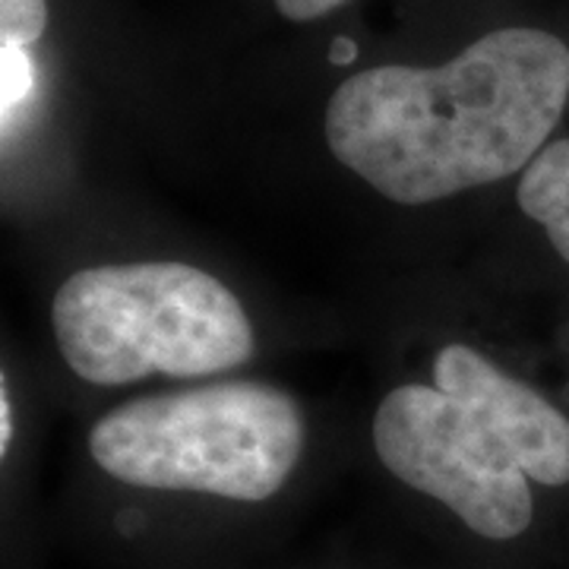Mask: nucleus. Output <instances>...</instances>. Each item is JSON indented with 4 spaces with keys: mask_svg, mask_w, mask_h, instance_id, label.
I'll list each match as a JSON object with an SVG mask.
<instances>
[{
    "mask_svg": "<svg viewBox=\"0 0 569 569\" xmlns=\"http://www.w3.org/2000/svg\"><path fill=\"white\" fill-rule=\"evenodd\" d=\"M32 86H36V70L26 48L3 44V133L10 130L13 114L32 96Z\"/></svg>",
    "mask_w": 569,
    "mask_h": 569,
    "instance_id": "obj_7",
    "label": "nucleus"
},
{
    "mask_svg": "<svg viewBox=\"0 0 569 569\" xmlns=\"http://www.w3.org/2000/svg\"><path fill=\"white\" fill-rule=\"evenodd\" d=\"M567 102L569 48L516 26L443 67L348 77L326 108V142L387 200L421 206L526 171Z\"/></svg>",
    "mask_w": 569,
    "mask_h": 569,
    "instance_id": "obj_1",
    "label": "nucleus"
},
{
    "mask_svg": "<svg viewBox=\"0 0 569 569\" xmlns=\"http://www.w3.org/2000/svg\"><path fill=\"white\" fill-rule=\"evenodd\" d=\"M373 447L402 485L493 541L531 526L529 481L569 485L567 415L468 346L440 348L433 387L389 392L373 415Z\"/></svg>",
    "mask_w": 569,
    "mask_h": 569,
    "instance_id": "obj_2",
    "label": "nucleus"
},
{
    "mask_svg": "<svg viewBox=\"0 0 569 569\" xmlns=\"http://www.w3.org/2000/svg\"><path fill=\"white\" fill-rule=\"evenodd\" d=\"M346 0H276L279 13L284 20L307 22V20H320L326 13H332L336 7H342Z\"/></svg>",
    "mask_w": 569,
    "mask_h": 569,
    "instance_id": "obj_8",
    "label": "nucleus"
},
{
    "mask_svg": "<svg viewBox=\"0 0 569 569\" xmlns=\"http://www.w3.org/2000/svg\"><path fill=\"white\" fill-rule=\"evenodd\" d=\"M48 3L44 0H0V39L3 44L29 48L44 36Z\"/></svg>",
    "mask_w": 569,
    "mask_h": 569,
    "instance_id": "obj_6",
    "label": "nucleus"
},
{
    "mask_svg": "<svg viewBox=\"0 0 569 569\" xmlns=\"http://www.w3.org/2000/svg\"><path fill=\"white\" fill-rule=\"evenodd\" d=\"M10 389H7V380H3V392H0V415H3V421H0V449L7 452L10 449V437H13V418H10Z\"/></svg>",
    "mask_w": 569,
    "mask_h": 569,
    "instance_id": "obj_9",
    "label": "nucleus"
},
{
    "mask_svg": "<svg viewBox=\"0 0 569 569\" xmlns=\"http://www.w3.org/2000/svg\"><path fill=\"white\" fill-rule=\"evenodd\" d=\"M54 339L96 387L152 373L209 377L253 355V326L216 276L187 263H118L73 272L54 295Z\"/></svg>",
    "mask_w": 569,
    "mask_h": 569,
    "instance_id": "obj_3",
    "label": "nucleus"
},
{
    "mask_svg": "<svg viewBox=\"0 0 569 569\" xmlns=\"http://www.w3.org/2000/svg\"><path fill=\"white\" fill-rule=\"evenodd\" d=\"M519 209L545 228L553 250L569 263V140H557L519 178Z\"/></svg>",
    "mask_w": 569,
    "mask_h": 569,
    "instance_id": "obj_5",
    "label": "nucleus"
},
{
    "mask_svg": "<svg viewBox=\"0 0 569 569\" xmlns=\"http://www.w3.org/2000/svg\"><path fill=\"white\" fill-rule=\"evenodd\" d=\"M305 449L298 402L276 387L224 380L133 399L89 430V452L123 485L260 503Z\"/></svg>",
    "mask_w": 569,
    "mask_h": 569,
    "instance_id": "obj_4",
    "label": "nucleus"
}]
</instances>
